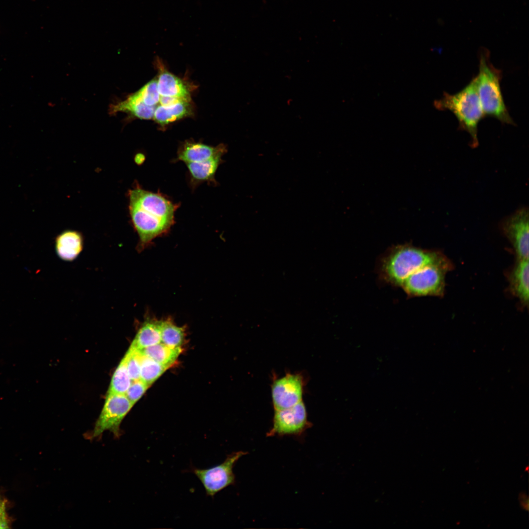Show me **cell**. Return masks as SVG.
Segmentation results:
<instances>
[{
    "mask_svg": "<svg viewBox=\"0 0 529 529\" xmlns=\"http://www.w3.org/2000/svg\"><path fill=\"white\" fill-rule=\"evenodd\" d=\"M434 106L438 110L452 112L458 120L459 128L469 134L471 147L478 146V125L485 115L478 96L476 76L457 93L444 92L441 98L434 101Z\"/></svg>",
    "mask_w": 529,
    "mask_h": 529,
    "instance_id": "1",
    "label": "cell"
},
{
    "mask_svg": "<svg viewBox=\"0 0 529 529\" xmlns=\"http://www.w3.org/2000/svg\"><path fill=\"white\" fill-rule=\"evenodd\" d=\"M185 337L184 327L176 325L171 318L162 319L161 342L171 348L180 347Z\"/></svg>",
    "mask_w": 529,
    "mask_h": 529,
    "instance_id": "21",
    "label": "cell"
},
{
    "mask_svg": "<svg viewBox=\"0 0 529 529\" xmlns=\"http://www.w3.org/2000/svg\"><path fill=\"white\" fill-rule=\"evenodd\" d=\"M83 244V238L80 232L71 230L64 231L55 239L56 253L61 260L71 262L81 253Z\"/></svg>",
    "mask_w": 529,
    "mask_h": 529,
    "instance_id": "13",
    "label": "cell"
},
{
    "mask_svg": "<svg viewBox=\"0 0 529 529\" xmlns=\"http://www.w3.org/2000/svg\"><path fill=\"white\" fill-rule=\"evenodd\" d=\"M133 406L125 395L108 393L101 413L88 438L98 437L106 431L119 437L121 435L120 425Z\"/></svg>",
    "mask_w": 529,
    "mask_h": 529,
    "instance_id": "7",
    "label": "cell"
},
{
    "mask_svg": "<svg viewBox=\"0 0 529 529\" xmlns=\"http://www.w3.org/2000/svg\"><path fill=\"white\" fill-rule=\"evenodd\" d=\"M442 259L435 252L409 244L398 245L392 247L382 259L380 272L386 282L401 287L404 280L414 271Z\"/></svg>",
    "mask_w": 529,
    "mask_h": 529,
    "instance_id": "2",
    "label": "cell"
},
{
    "mask_svg": "<svg viewBox=\"0 0 529 529\" xmlns=\"http://www.w3.org/2000/svg\"><path fill=\"white\" fill-rule=\"evenodd\" d=\"M129 203L154 212L167 219L174 221V213L178 208L161 193L153 192L136 187L128 192Z\"/></svg>",
    "mask_w": 529,
    "mask_h": 529,
    "instance_id": "11",
    "label": "cell"
},
{
    "mask_svg": "<svg viewBox=\"0 0 529 529\" xmlns=\"http://www.w3.org/2000/svg\"><path fill=\"white\" fill-rule=\"evenodd\" d=\"M221 157L218 156L204 161L186 163L192 185L195 186L203 182L215 183V176L222 161Z\"/></svg>",
    "mask_w": 529,
    "mask_h": 529,
    "instance_id": "16",
    "label": "cell"
},
{
    "mask_svg": "<svg viewBox=\"0 0 529 529\" xmlns=\"http://www.w3.org/2000/svg\"><path fill=\"white\" fill-rule=\"evenodd\" d=\"M181 102L187 101L175 97L160 96L159 103L162 106H169Z\"/></svg>",
    "mask_w": 529,
    "mask_h": 529,
    "instance_id": "28",
    "label": "cell"
},
{
    "mask_svg": "<svg viewBox=\"0 0 529 529\" xmlns=\"http://www.w3.org/2000/svg\"><path fill=\"white\" fill-rule=\"evenodd\" d=\"M5 506V502L0 496V529L8 528Z\"/></svg>",
    "mask_w": 529,
    "mask_h": 529,
    "instance_id": "27",
    "label": "cell"
},
{
    "mask_svg": "<svg viewBox=\"0 0 529 529\" xmlns=\"http://www.w3.org/2000/svg\"><path fill=\"white\" fill-rule=\"evenodd\" d=\"M226 151V147L223 144L212 146L201 143L187 141L179 148L176 160L185 164L201 162L216 156H222Z\"/></svg>",
    "mask_w": 529,
    "mask_h": 529,
    "instance_id": "12",
    "label": "cell"
},
{
    "mask_svg": "<svg viewBox=\"0 0 529 529\" xmlns=\"http://www.w3.org/2000/svg\"><path fill=\"white\" fill-rule=\"evenodd\" d=\"M448 266V263L443 259L422 267L409 275L401 288L410 296L441 295L444 290Z\"/></svg>",
    "mask_w": 529,
    "mask_h": 529,
    "instance_id": "4",
    "label": "cell"
},
{
    "mask_svg": "<svg viewBox=\"0 0 529 529\" xmlns=\"http://www.w3.org/2000/svg\"><path fill=\"white\" fill-rule=\"evenodd\" d=\"M514 294L524 304L529 302V260L518 259L510 277Z\"/></svg>",
    "mask_w": 529,
    "mask_h": 529,
    "instance_id": "18",
    "label": "cell"
},
{
    "mask_svg": "<svg viewBox=\"0 0 529 529\" xmlns=\"http://www.w3.org/2000/svg\"><path fill=\"white\" fill-rule=\"evenodd\" d=\"M131 382L124 357L113 375L108 393L125 395Z\"/></svg>",
    "mask_w": 529,
    "mask_h": 529,
    "instance_id": "23",
    "label": "cell"
},
{
    "mask_svg": "<svg viewBox=\"0 0 529 529\" xmlns=\"http://www.w3.org/2000/svg\"><path fill=\"white\" fill-rule=\"evenodd\" d=\"M191 111L189 102H181L169 106L160 105L156 107L153 118L163 126L188 116Z\"/></svg>",
    "mask_w": 529,
    "mask_h": 529,
    "instance_id": "19",
    "label": "cell"
},
{
    "mask_svg": "<svg viewBox=\"0 0 529 529\" xmlns=\"http://www.w3.org/2000/svg\"><path fill=\"white\" fill-rule=\"evenodd\" d=\"M157 88L161 96L175 97L187 102L191 100L190 93L185 83L167 71L160 72L157 79Z\"/></svg>",
    "mask_w": 529,
    "mask_h": 529,
    "instance_id": "15",
    "label": "cell"
},
{
    "mask_svg": "<svg viewBox=\"0 0 529 529\" xmlns=\"http://www.w3.org/2000/svg\"><path fill=\"white\" fill-rule=\"evenodd\" d=\"M304 384L303 376L298 373H288L274 380L271 385L274 409L290 408L301 402Z\"/></svg>",
    "mask_w": 529,
    "mask_h": 529,
    "instance_id": "10",
    "label": "cell"
},
{
    "mask_svg": "<svg viewBox=\"0 0 529 529\" xmlns=\"http://www.w3.org/2000/svg\"><path fill=\"white\" fill-rule=\"evenodd\" d=\"M162 322V319L145 316L130 346L141 350L161 342Z\"/></svg>",
    "mask_w": 529,
    "mask_h": 529,
    "instance_id": "14",
    "label": "cell"
},
{
    "mask_svg": "<svg viewBox=\"0 0 529 529\" xmlns=\"http://www.w3.org/2000/svg\"><path fill=\"white\" fill-rule=\"evenodd\" d=\"M247 453L242 451L234 452L227 456L221 463L207 469L191 467L190 471L194 474L202 484L207 496L214 498L223 489L234 485L236 482L233 468L238 460Z\"/></svg>",
    "mask_w": 529,
    "mask_h": 529,
    "instance_id": "5",
    "label": "cell"
},
{
    "mask_svg": "<svg viewBox=\"0 0 529 529\" xmlns=\"http://www.w3.org/2000/svg\"><path fill=\"white\" fill-rule=\"evenodd\" d=\"M169 367L141 353L140 379L150 386Z\"/></svg>",
    "mask_w": 529,
    "mask_h": 529,
    "instance_id": "22",
    "label": "cell"
},
{
    "mask_svg": "<svg viewBox=\"0 0 529 529\" xmlns=\"http://www.w3.org/2000/svg\"><path fill=\"white\" fill-rule=\"evenodd\" d=\"M128 209L132 223L139 236L138 251H142L155 238L168 232L174 223L155 212L133 204L129 203Z\"/></svg>",
    "mask_w": 529,
    "mask_h": 529,
    "instance_id": "6",
    "label": "cell"
},
{
    "mask_svg": "<svg viewBox=\"0 0 529 529\" xmlns=\"http://www.w3.org/2000/svg\"><path fill=\"white\" fill-rule=\"evenodd\" d=\"M156 107L146 105L133 94L125 100L111 105L109 111L110 114L126 112L141 119L149 120L153 118Z\"/></svg>",
    "mask_w": 529,
    "mask_h": 529,
    "instance_id": "17",
    "label": "cell"
},
{
    "mask_svg": "<svg viewBox=\"0 0 529 529\" xmlns=\"http://www.w3.org/2000/svg\"><path fill=\"white\" fill-rule=\"evenodd\" d=\"M134 94L146 105L156 107L160 97L157 79H152Z\"/></svg>",
    "mask_w": 529,
    "mask_h": 529,
    "instance_id": "24",
    "label": "cell"
},
{
    "mask_svg": "<svg viewBox=\"0 0 529 529\" xmlns=\"http://www.w3.org/2000/svg\"><path fill=\"white\" fill-rule=\"evenodd\" d=\"M311 426L306 409L301 401L290 408L275 410L273 424L267 436H300Z\"/></svg>",
    "mask_w": 529,
    "mask_h": 529,
    "instance_id": "8",
    "label": "cell"
},
{
    "mask_svg": "<svg viewBox=\"0 0 529 529\" xmlns=\"http://www.w3.org/2000/svg\"><path fill=\"white\" fill-rule=\"evenodd\" d=\"M139 351L142 354L160 363L170 366L181 354L182 349L171 348L160 342Z\"/></svg>",
    "mask_w": 529,
    "mask_h": 529,
    "instance_id": "20",
    "label": "cell"
},
{
    "mask_svg": "<svg viewBox=\"0 0 529 529\" xmlns=\"http://www.w3.org/2000/svg\"><path fill=\"white\" fill-rule=\"evenodd\" d=\"M149 386L140 379L132 381L125 395L134 405L143 395Z\"/></svg>",
    "mask_w": 529,
    "mask_h": 529,
    "instance_id": "26",
    "label": "cell"
},
{
    "mask_svg": "<svg viewBox=\"0 0 529 529\" xmlns=\"http://www.w3.org/2000/svg\"><path fill=\"white\" fill-rule=\"evenodd\" d=\"M501 228L512 244L518 259L529 260V209L522 207L503 219Z\"/></svg>",
    "mask_w": 529,
    "mask_h": 529,
    "instance_id": "9",
    "label": "cell"
},
{
    "mask_svg": "<svg viewBox=\"0 0 529 529\" xmlns=\"http://www.w3.org/2000/svg\"><path fill=\"white\" fill-rule=\"evenodd\" d=\"M479 71L476 76L479 99L484 115L496 118L503 123L514 125L505 104L500 87L501 71L490 60V51L481 48Z\"/></svg>",
    "mask_w": 529,
    "mask_h": 529,
    "instance_id": "3",
    "label": "cell"
},
{
    "mask_svg": "<svg viewBox=\"0 0 529 529\" xmlns=\"http://www.w3.org/2000/svg\"><path fill=\"white\" fill-rule=\"evenodd\" d=\"M124 358L128 374L132 381L140 379L141 353L140 351L131 346L126 352Z\"/></svg>",
    "mask_w": 529,
    "mask_h": 529,
    "instance_id": "25",
    "label": "cell"
}]
</instances>
